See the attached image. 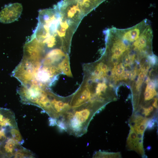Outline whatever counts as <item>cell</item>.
Returning <instances> with one entry per match:
<instances>
[{"mask_svg": "<svg viewBox=\"0 0 158 158\" xmlns=\"http://www.w3.org/2000/svg\"><path fill=\"white\" fill-rule=\"evenodd\" d=\"M147 72V71H141L138 75V78L136 83L142 84Z\"/></svg>", "mask_w": 158, "mask_h": 158, "instance_id": "cell-16", "label": "cell"}, {"mask_svg": "<svg viewBox=\"0 0 158 158\" xmlns=\"http://www.w3.org/2000/svg\"><path fill=\"white\" fill-rule=\"evenodd\" d=\"M18 128L14 113L9 109L0 107V129Z\"/></svg>", "mask_w": 158, "mask_h": 158, "instance_id": "cell-7", "label": "cell"}, {"mask_svg": "<svg viewBox=\"0 0 158 158\" xmlns=\"http://www.w3.org/2000/svg\"><path fill=\"white\" fill-rule=\"evenodd\" d=\"M21 145L10 136L1 144L0 151L4 158L13 157Z\"/></svg>", "mask_w": 158, "mask_h": 158, "instance_id": "cell-8", "label": "cell"}, {"mask_svg": "<svg viewBox=\"0 0 158 158\" xmlns=\"http://www.w3.org/2000/svg\"><path fill=\"white\" fill-rule=\"evenodd\" d=\"M107 86L105 83H99L97 85L95 89V93L96 95L99 97H103V93H104Z\"/></svg>", "mask_w": 158, "mask_h": 158, "instance_id": "cell-15", "label": "cell"}, {"mask_svg": "<svg viewBox=\"0 0 158 158\" xmlns=\"http://www.w3.org/2000/svg\"><path fill=\"white\" fill-rule=\"evenodd\" d=\"M155 85L154 81H150L147 84L144 93L145 100H149L157 95Z\"/></svg>", "mask_w": 158, "mask_h": 158, "instance_id": "cell-10", "label": "cell"}, {"mask_svg": "<svg viewBox=\"0 0 158 158\" xmlns=\"http://www.w3.org/2000/svg\"><path fill=\"white\" fill-rule=\"evenodd\" d=\"M96 158H121V155L120 152H96L94 156Z\"/></svg>", "mask_w": 158, "mask_h": 158, "instance_id": "cell-14", "label": "cell"}, {"mask_svg": "<svg viewBox=\"0 0 158 158\" xmlns=\"http://www.w3.org/2000/svg\"><path fill=\"white\" fill-rule=\"evenodd\" d=\"M147 108L148 110L151 113L153 112L152 111H153L154 108L152 106H150V107Z\"/></svg>", "mask_w": 158, "mask_h": 158, "instance_id": "cell-20", "label": "cell"}, {"mask_svg": "<svg viewBox=\"0 0 158 158\" xmlns=\"http://www.w3.org/2000/svg\"><path fill=\"white\" fill-rule=\"evenodd\" d=\"M106 0H63L66 5L71 7L83 17Z\"/></svg>", "mask_w": 158, "mask_h": 158, "instance_id": "cell-3", "label": "cell"}, {"mask_svg": "<svg viewBox=\"0 0 158 158\" xmlns=\"http://www.w3.org/2000/svg\"><path fill=\"white\" fill-rule=\"evenodd\" d=\"M150 81V78L148 77L145 81V83L147 84Z\"/></svg>", "mask_w": 158, "mask_h": 158, "instance_id": "cell-21", "label": "cell"}, {"mask_svg": "<svg viewBox=\"0 0 158 158\" xmlns=\"http://www.w3.org/2000/svg\"><path fill=\"white\" fill-rule=\"evenodd\" d=\"M60 72L69 77H72V74L70 66L69 57L67 54L57 66Z\"/></svg>", "mask_w": 158, "mask_h": 158, "instance_id": "cell-9", "label": "cell"}, {"mask_svg": "<svg viewBox=\"0 0 158 158\" xmlns=\"http://www.w3.org/2000/svg\"><path fill=\"white\" fill-rule=\"evenodd\" d=\"M157 101V98H155L154 99V101L152 104V106L154 108L157 109L158 108Z\"/></svg>", "mask_w": 158, "mask_h": 158, "instance_id": "cell-19", "label": "cell"}, {"mask_svg": "<svg viewBox=\"0 0 158 158\" xmlns=\"http://www.w3.org/2000/svg\"><path fill=\"white\" fill-rule=\"evenodd\" d=\"M34 154L21 145L15 153L13 158H34Z\"/></svg>", "mask_w": 158, "mask_h": 158, "instance_id": "cell-12", "label": "cell"}, {"mask_svg": "<svg viewBox=\"0 0 158 158\" xmlns=\"http://www.w3.org/2000/svg\"><path fill=\"white\" fill-rule=\"evenodd\" d=\"M142 114L144 115L145 117L150 116L151 115V112L148 110L147 108H143L142 111Z\"/></svg>", "mask_w": 158, "mask_h": 158, "instance_id": "cell-18", "label": "cell"}, {"mask_svg": "<svg viewBox=\"0 0 158 158\" xmlns=\"http://www.w3.org/2000/svg\"><path fill=\"white\" fill-rule=\"evenodd\" d=\"M102 72L106 74L108 71V67L107 66L103 63H99L97 66Z\"/></svg>", "mask_w": 158, "mask_h": 158, "instance_id": "cell-17", "label": "cell"}, {"mask_svg": "<svg viewBox=\"0 0 158 158\" xmlns=\"http://www.w3.org/2000/svg\"><path fill=\"white\" fill-rule=\"evenodd\" d=\"M129 126L130 129L127 140L126 147L128 150L135 151L144 157L145 154L143 147V137L138 135L135 131L133 127Z\"/></svg>", "mask_w": 158, "mask_h": 158, "instance_id": "cell-5", "label": "cell"}, {"mask_svg": "<svg viewBox=\"0 0 158 158\" xmlns=\"http://www.w3.org/2000/svg\"><path fill=\"white\" fill-rule=\"evenodd\" d=\"M151 119L134 112L131 117L129 124L132 126L136 133L139 135L143 136L144 132L147 128L149 121Z\"/></svg>", "mask_w": 158, "mask_h": 158, "instance_id": "cell-6", "label": "cell"}, {"mask_svg": "<svg viewBox=\"0 0 158 158\" xmlns=\"http://www.w3.org/2000/svg\"><path fill=\"white\" fill-rule=\"evenodd\" d=\"M100 110L90 103L76 108L70 107L57 120L56 125L60 129L70 135L81 136L87 132L91 120Z\"/></svg>", "mask_w": 158, "mask_h": 158, "instance_id": "cell-1", "label": "cell"}, {"mask_svg": "<svg viewBox=\"0 0 158 158\" xmlns=\"http://www.w3.org/2000/svg\"><path fill=\"white\" fill-rule=\"evenodd\" d=\"M10 136L20 145L24 142V140L18 128H9Z\"/></svg>", "mask_w": 158, "mask_h": 158, "instance_id": "cell-13", "label": "cell"}, {"mask_svg": "<svg viewBox=\"0 0 158 158\" xmlns=\"http://www.w3.org/2000/svg\"><path fill=\"white\" fill-rule=\"evenodd\" d=\"M47 88L34 85H22L17 92L23 103L39 107L50 118L57 120L58 117L53 105V101L56 95Z\"/></svg>", "mask_w": 158, "mask_h": 158, "instance_id": "cell-2", "label": "cell"}, {"mask_svg": "<svg viewBox=\"0 0 158 158\" xmlns=\"http://www.w3.org/2000/svg\"><path fill=\"white\" fill-rule=\"evenodd\" d=\"M22 10V6L19 3L10 4L6 5L0 12V22L7 24L15 21L20 17Z\"/></svg>", "mask_w": 158, "mask_h": 158, "instance_id": "cell-4", "label": "cell"}, {"mask_svg": "<svg viewBox=\"0 0 158 158\" xmlns=\"http://www.w3.org/2000/svg\"><path fill=\"white\" fill-rule=\"evenodd\" d=\"M124 68L122 63L114 66L112 69V75L116 80L124 79Z\"/></svg>", "mask_w": 158, "mask_h": 158, "instance_id": "cell-11", "label": "cell"}]
</instances>
